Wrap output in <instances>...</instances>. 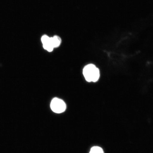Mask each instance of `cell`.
Returning <instances> with one entry per match:
<instances>
[{"label":"cell","instance_id":"1","mask_svg":"<svg viewBox=\"0 0 153 153\" xmlns=\"http://www.w3.org/2000/svg\"><path fill=\"white\" fill-rule=\"evenodd\" d=\"M83 74L85 79L88 82H96L100 76L99 69L92 64L88 65L85 67L83 69Z\"/></svg>","mask_w":153,"mask_h":153},{"label":"cell","instance_id":"2","mask_svg":"<svg viewBox=\"0 0 153 153\" xmlns=\"http://www.w3.org/2000/svg\"><path fill=\"white\" fill-rule=\"evenodd\" d=\"M51 108L53 112L57 114H60L65 111L66 106L64 101L55 97L51 101Z\"/></svg>","mask_w":153,"mask_h":153},{"label":"cell","instance_id":"3","mask_svg":"<svg viewBox=\"0 0 153 153\" xmlns=\"http://www.w3.org/2000/svg\"><path fill=\"white\" fill-rule=\"evenodd\" d=\"M41 41L44 49L49 52L52 51L54 47L51 43L50 37L47 35H44L42 37Z\"/></svg>","mask_w":153,"mask_h":153},{"label":"cell","instance_id":"4","mask_svg":"<svg viewBox=\"0 0 153 153\" xmlns=\"http://www.w3.org/2000/svg\"><path fill=\"white\" fill-rule=\"evenodd\" d=\"M51 41L54 48L58 47L61 43L60 38L57 36L51 37Z\"/></svg>","mask_w":153,"mask_h":153},{"label":"cell","instance_id":"5","mask_svg":"<svg viewBox=\"0 0 153 153\" xmlns=\"http://www.w3.org/2000/svg\"><path fill=\"white\" fill-rule=\"evenodd\" d=\"M89 153H104L103 149L99 146H94L92 148Z\"/></svg>","mask_w":153,"mask_h":153}]
</instances>
